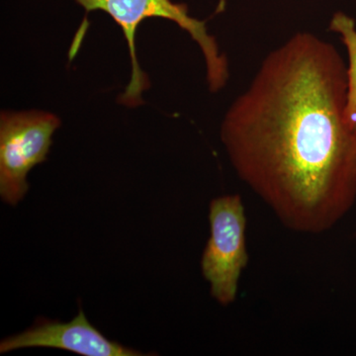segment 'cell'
Returning a JSON list of instances; mask_svg holds the SVG:
<instances>
[{
    "label": "cell",
    "instance_id": "8992f818",
    "mask_svg": "<svg viewBox=\"0 0 356 356\" xmlns=\"http://www.w3.org/2000/svg\"><path fill=\"white\" fill-rule=\"evenodd\" d=\"M330 30L341 37L348 55V105L346 118L356 125V26L355 20L343 13L334 14L330 23Z\"/></svg>",
    "mask_w": 356,
    "mask_h": 356
},
{
    "label": "cell",
    "instance_id": "3957f363",
    "mask_svg": "<svg viewBox=\"0 0 356 356\" xmlns=\"http://www.w3.org/2000/svg\"><path fill=\"white\" fill-rule=\"evenodd\" d=\"M210 238L201 259V270L211 296L222 306L235 302L238 282L248 266L247 217L242 198L220 196L210 203Z\"/></svg>",
    "mask_w": 356,
    "mask_h": 356
},
{
    "label": "cell",
    "instance_id": "277c9868",
    "mask_svg": "<svg viewBox=\"0 0 356 356\" xmlns=\"http://www.w3.org/2000/svg\"><path fill=\"white\" fill-rule=\"evenodd\" d=\"M60 126L56 115L42 111L2 112L0 117V196L16 205L27 193L28 173L44 163Z\"/></svg>",
    "mask_w": 356,
    "mask_h": 356
},
{
    "label": "cell",
    "instance_id": "7a4b0ae2",
    "mask_svg": "<svg viewBox=\"0 0 356 356\" xmlns=\"http://www.w3.org/2000/svg\"><path fill=\"white\" fill-rule=\"evenodd\" d=\"M88 13L104 11L120 26L130 51L131 81L119 102L128 107L143 104L142 93L149 88V77L140 69L136 54L135 36L140 23L147 18H163L177 23L198 44L205 58L207 81L210 90L217 92L225 88L229 79V64L214 37L208 34L205 22L188 15L185 4L172 0H74Z\"/></svg>",
    "mask_w": 356,
    "mask_h": 356
},
{
    "label": "cell",
    "instance_id": "5b68a950",
    "mask_svg": "<svg viewBox=\"0 0 356 356\" xmlns=\"http://www.w3.org/2000/svg\"><path fill=\"white\" fill-rule=\"evenodd\" d=\"M27 348H60L84 356L145 355L110 341L89 323L83 311L67 323L42 318L27 331L0 343L1 353Z\"/></svg>",
    "mask_w": 356,
    "mask_h": 356
},
{
    "label": "cell",
    "instance_id": "6da1fadb",
    "mask_svg": "<svg viewBox=\"0 0 356 356\" xmlns=\"http://www.w3.org/2000/svg\"><path fill=\"white\" fill-rule=\"evenodd\" d=\"M348 91V65L336 47L298 32L264 58L222 121L236 175L296 233L329 231L356 202Z\"/></svg>",
    "mask_w": 356,
    "mask_h": 356
}]
</instances>
